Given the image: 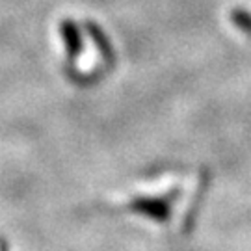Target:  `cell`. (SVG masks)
Returning <instances> with one entry per match:
<instances>
[{
	"label": "cell",
	"instance_id": "cell-3",
	"mask_svg": "<svg viewBox=\"0 0 251 251\" xmlns=\"http://www.w3.org/2000/svg\"><path fill=\"white\" fill-rule=\"evenodd\" d=\"M231 19H233V23L240 28V30H244L248 36H251V15L248 11L236 8L233 13H231Z\"/></svg>",
	"mask_w": 251,
	"mask_h": 251
},
{
	"label": "cell",
	"instance_id": "cell-1",
	"mask_svg": "<svg viewBox=\"0 0 251 251\" xmlns=\"http://www.w3.org/2000/svg\"><path fill=\"white\" fill-rule=\"evenodd\" d=\"M128 206L136 212H140V214L149 216L151 220H156V222H166L168 216H170V201L166 203V199L140 198L134 199Z\"/></svg>",
	"mask_w": 251,
	"mask_h": 251
},
{
	"label": "cell",
	"instance_id": "cell-2",
	"mask_svg": "<svg viewBox=\"0 0 251 251\" xmlns=\"http://www.w3.org/2000/svg\"><path fill=\"white\" fill-rule=\"evenodd\" d=\"M62 34L65 37V45H67V52L71 58L76 56V52L80 50V34H78V28L75 26L73 21H63L62 23Z\"/></svg>",
	"mask_w": 251,
	"mask_h": 251
}]
</instances>
